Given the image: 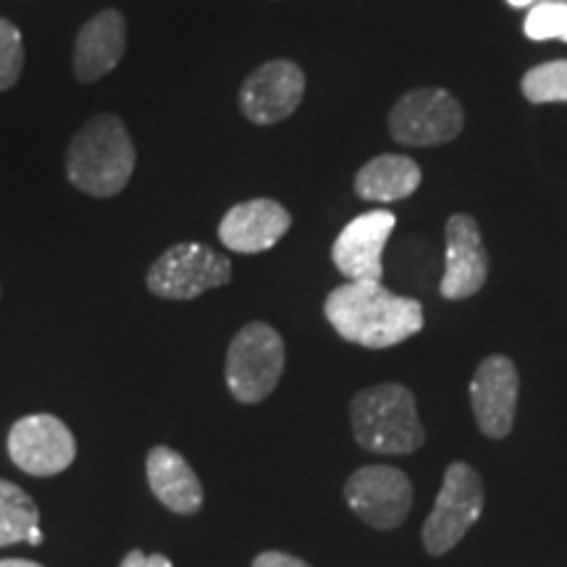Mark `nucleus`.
I'll return each mask as SVG.
<instances>
[{"label": "nucleus", "instance_id": "nucleus-1", "mask_svg": "<svg viewBox=\"0 0 567 567\" xmlns=\"http://www.w3.org/2000/svg\"><path fill=\"white\" fill-rule=\"evenodd\" d=\"M326 321L344 342L386 350L423 331V305L394 295L381 281H347L323 302Z\"/></svg>", "mask_w": 567, "mask_h": 567}, {"label": "nucleus", "instance_id": "nucleus-2", "mask_svg": "<svg viewBox=\"0 0 567 567\" xmlns=\"http://www.w3.org/2000/svg\"><path fill=\"white\" fill-rule=\"evenodd\" d=\"M66 176L90 197H113L130 184L137 151L116 113H97L84 122L66 147Z\"/></svg>", "mask_w": 567, "mask_h": 567}, {"label": "nucleus", "instance_id": "nucleus-3", "mask_svg": "<svg viewBox=\"0 0 567 567\" xmlns=\"http://www.w3.org/2000/svg\"><path fill=\"white\" fill-rule=\"evenodd\" d=\"M354 442L373 455H410L421 450L425 431L415 396L402 384L368 386L350 405Z\"/></svg>", "mask_w": 567, "mask_h": 567}, {"label": "nucleus", "instance_id": "nucleus-4", "mask_svg": "<svg viewBox=\"0 0 567 567\" xmlns=\"http://www.w3.org/2000/svg\"><path fill=\"white\" fill-rule=\"evenodd\" d=\"M287 347L274 326L252 321L237 331L226 350V386L243 405H258L279 386Z\"/></svg>", "mask_w": 567, "mask_h": 567}, {"label": "nucleus", "instance_id": "nucleus-5", "mask_svg": "<svg viewBox=\"0 0 567 567\" xmlns=\"http://www.w3.org/2000/svg\"><path fill=\"white\" fill-rule=\"evenodd\" d=\"M231 260L208 245L179 243L158 255L145 284L161 300L187 302L231 281Z\"/></svg>", "mask_w": 567, "mask_h": 567}, {"label": "nucleus", "instance_id": "nucleus-6", "mask_svg": "<svg viewBox=\"0 0 567 567\" xmlns=\"http://www.w3.org/2000/svg\"><path fill=\"white\" fill-rule=\"evenodd\" d=\"M386 126L396 145H446L463 134L465 111L450 90L415 87L392 105Z\"/></svg>", "mask_w": 567, "mask_h": 567}, {"label": "nucleus", "instance_id": "nucleus-7", "mask_svg": "<svg viewBox=\"0 0 567 567\" xmlns=\"http://www.w3.org/2000/svg\"><path fill=\"white\" fill-rule=\"evenodd\" d=\"M484 513V481L467 463H452L444 473L442 492L423 523V544L431 555H446L476 526Z\"/></svg>", "mask_w": 567, "mask_h": 567}, {"label": "nucleus", "instance_id": "nucleus-8", "mask_svg": "<svg viewBox=\"0 0 567 567\" xmlns=\"http://www.w3.org/2000/svg\"><path fill=\"white\" fill-rule=\"evenodd\" d=\"M9 457L27 476L51 478L69 471L76 457V439L61 417L34 413L19 417L9 431Z\"/></svg>", "mask_w": 567, "mask_h": 567}, {"label": "nucleus", "instance_id": "nucleus-9", "mask_svg": "<svg viewBox=\"0 0 567 567\" xmlns=\"http://www.w3.org/2000/svg\"><path fill=\"white\" fill-rule=\"evenodd\" d=\"M347 505L360 520L379 530H392L405 523L413 507V484L400 467L365 465L344 484Z\"/></svg>", "mask_w": 567, "mask_h": 567}, {"label": "nucleus", "instance_id": "nucleus-10", "mask_svg": "<svg viewBox=\"0 0 567 567\" xmlns=\"http://www.w3.org/2000/svg\"><path fill=\"white\" fill-rule=\"evenodd\" d=\"M305 87H308V80L295 61H266L245 76L243 87H239V111L250 124H281L300 109Z\"/></svg>", "mask_w": 567, "mask_h": 567}, {"label": "nucleus", "instance_id": "nucleus-11", "mask_svg": "<svg viewBox=\"0 0 567 567\" xmlns=\"http://www.w3.org/2000/svg\"><path fill=\"white\" fill-rule=\"evenodd\" d=\"M396 226L394 213L368 210L352 218L339 231L331 247V260L347 281H381L384 276V247Z\"/></svg>", "mask_w": 567, "mask_h": 567}, {"label": "nucleus", "instance_id": "nucleus-12", "mask_svg": "<svg viewBox=\"0 0 567 567\" xmlns=\"http://www.w3.org/2000/svg\"><path fill=\"white\" fill-rule=\"evenodd\" d=\"M517 392H520V375L513 360L505 354L484 358L471 381V405L478 429L488 439L509 436L515 423Z\"/></svg>", "mask_w": 567, "mask_h": 567}, {"label": "nucleus", "instance_id": "nucleus-13", "mask_svg": "<svg viewBox=\"0 0 567 567\" xmlns=\"http://www.w3.org/2000/svg\"><path fill=\"white\" fill-rule=\"evenodd\" d=\"M486 276L488 255L476 218L467 213H455L446 221L444 276L439 292L444 300H467L484 289Z\"/></svg>", "mask_w": 567, "mask_h": 567}, {"label": "nucleus", "instance_id": "nucleus-14", "mask_svg": "<svg viewBox=\"0 0 567 567\" xmlns=\"http://www.w3.org/2000/svg\"><path fill=\"white\" fill-rule=\"evenodd\" d=\"M289 229H292V213L271 197H255L226 210L218 224V239L231 252L258 255L279 245Z\"/></svg>", "mask_w": 567, "mask_h": 567}, {"label": "nucleus", "instance_id": "nucleus-15", "mask_svg": "<svg viewBox=\"0 0 567 567\" xmlns=\"http://www.w3.org/2000/svg\"><path fill=\"white\" fill-rule=\"evenodd\" d=\"M126 53V19L122 11L103 9L101 13L87 19L82 30L76 32L74 55H71V69H74L76 82L92 84L109 76L118 66Z\"/></svg>", "mask_w": 567, "mask_h": 567}, {"label": "nucleus", "instance_id": "nucleus-16", "mask_svg": "<svg viewBox=\"0 0 567 567\" xmlns=\"http://www.w3.org/2000/svg\"><path fill=\"white\" fill-rule=\"evenodd\" d=\"M147 486L168 513L195 515L203 507V484L187 457L166 444H155L145 460Z\"/></svg>", "mask_w": 567, "mask_h": 567}, {"label": "nucleus", "instance_id": "nucleus-17", "mask_svg": "<svg viewBox=\"0 0 567 567\" xmlns=\"http://www.w3.org/2000/svg\"><path fill=\"white\" fill-rule=\"evenodd\" d=\"M421 182L423 172L417 161L410 155L384 153L360 166L354 174V193L368 203H396L415 195Z\"/></svg>", "mask_w": 567, "mask_h": 567}, {"label": "nucleus", "instance_id": "nucleus-18", "mask_svg": "<svg viewBox=\"0 0 567 567\" xmlns=\"http://www.w3.org/2000/svg\"><path fill=\"white\" fill-rule=\"evenodd\" d=\"M34 528H40V507L24 488L0 478V549L27 544Z\"/></svg>", "mask_w": 567, "mask_h": 567}, {"label": "nucleus", "instance_id": "nucleus-19", "mask_svg": "<svg viewBox=\"0 0 567 567\" xmlns=\"http://www.w3.org/2000/svg\"><path fill=\"white\" fill-rule=\"evenodd\" d=\"M520 92L528 103H567V59L538 63L520 80Z\"/></svg>", "mask_w": 567, "mask_h": 567}, {"label": "nucleus", "instance_id": "nucleus-20", "mask_svg": "<svg viewBox=\"0 0 567 567\" xmlns=\"http://www.w3.org/2000/svg\"><path fill=\"white\" fill-rule=\"evenodd\" d=\"M528 40H563L567 32V0H544L528 11L526 24H523Z\"/></svg>", "mask_w": 567, "mask_h": 567}, {"label": "nucleus", "instance_id": "nucleus-21", "mask_svg": "<svg viewBox=\"0 0 567 567\" xmlns=\"http://www.w3.org/2000/svg\"><path fill=\"white\" fill-rule=\"evenodd\" d=\"M24 71V40L19 27L0 17V92L11 90Z\"/></svg>", "mask_w": 567, "mask_h": 567}, {"label": "nucleus", "instance_id": "nucleus-22", "mask_svg": "<svg viewBox=\"0 0 567 567\" xmlns=\"http://www.w3.org/2000/svg\"><path fill=\"white\" fill-rule=\"evenodd\" d=\"M252 567H310L305 559L295 557V555H287V551H264V555H258L252 559Z\"/></svg>", "mask_w": 567, "mask_h": 567}, {"label": "nucleus", "instance_id": "nucleus-23", "mask_svg": "<svg viewBox=\"0 0 567 567\" xmlns=\"http://www.w3.org/2000/svg\"><path fill=\"white\" fill-rule=\"evenodd\" d=\"M118 567H174L166 555H145L142 549L126 551Z\"/></svg>", "mask_w": 567, "mask_h": 567}, {"label": "nucleus", "instance_id": "nucleus-24", "mask_svg": "<svg viewBox=\"0 0 567 567\" xmlns=\"http://www.w3.org/2000/svg\"><path fill=\"white\" fill-rule=\"evenodd\" d=\"M0 567H45V565H40V563H32V559L9 557V559H0Z\"/></svg>", "mask_w": 567, "mask_h": 567}, {"label": "nucleus", "instance_id": "nucleus-25", "mask_svg": "<svg viewBox=\"0 0 567 567\" xmlns=\"http://www.w3.org/2000/svg\"><path fill=\"white\" fill-rule=\"evenodd\" d=\"M42 538H45V536H42V530H40V528H34L32 534H30V538H27V544H32V547H40Z\"/></svg>", "mask_w": 567, "mask_h": 567}, {"label": "nucleus", "instance_id": "nucleus-26", "mask_svg": "<svg viewBox=\"0 0 567 567\" xmlns=\"http://www.w3.org/2000/svg\"><path fill=\"white\" fill-rule=\"evenodd\" d=\"M507 3L513 6V9H526V6L534 3V0H507Z\"/></svg>", "mask_w": 567, "mask_h": 567}, {"label": "nucleus", "instance_id": "nucleus-27", "mask_svg": "<svg viewBox=\"0 0 567 567\" xmlns=\"http://www.w3.org/2000/svg\"><path fill=\"white\" fill-rule=\"evenodd\" d=\"M563 40H565V42H567V32H565V38H563Z\"/></svg>", "mask_w": 567, "mask_h": 567}]
</instances>
